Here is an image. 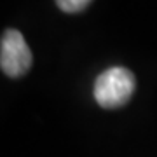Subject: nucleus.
<instances>
[{
  "label": "nucleus",
  "instance_id": "1",
  "mask_svg": "<svg viewBox=\"0 0 157 157\" xmlns=\"http://www.w3.org/2000/svg\"><path fill=\"white\" fill-rule=\"evenodd\" d=\"M135 87L136 80L133 72L124 67H112L96 77L93 94L100 107L119 108L131 100Z\"/></svg>",
  "mask_w": 157,
  "mask_h": 157
},
{
  "label": "nucleus",
  "instance_id": "2",
  "mask_svg": "<svg viewBox=\"0 0 157 157\" xmlns=\"http://www.w3.org/2000/svg\"><path fill=\"white\" fill-rule=\"evenodd\" d=\"M33 56L21 32L9 28L0 40V68L7 77L19 78L32 68Z\"/></svg>",
  "mask_w": 157,
  "mask_h": 157
},
{
  "label": "nucleus",
  "instance_id": "3",
  "mask_svg": "<svg viewBox=\"0 0 157 157\" xmlns=\"http://www.w3.org/2000/svg\"><path fill=\"white\" fill-rule=\"evenodd\" d=\"M93 0H56V6L61 9L63 12L68 14H75V12L84 11Z\"/></svg>",
  "mask_w": 157,
  "mask_h": 157
}]
</instances>
